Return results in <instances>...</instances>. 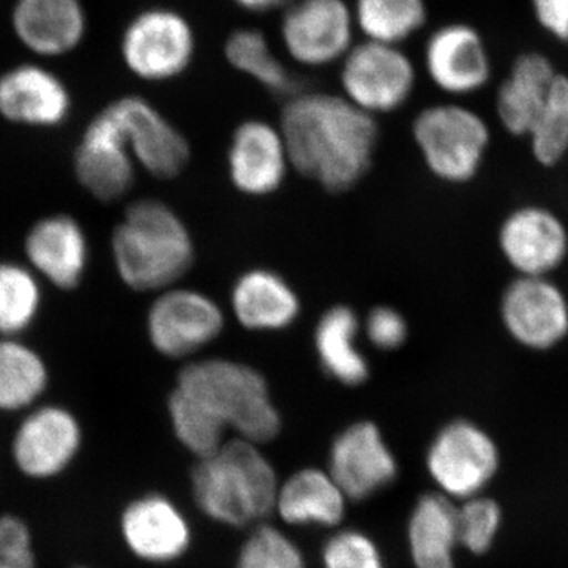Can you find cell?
Wrapping results in <instances>:
<instances>
[{"label": "cell", "mask_w": 568, "mask_h": 568, "mask_svg": "<svg viewBox=\"0 0 568 568\" xmlns=\"http://www.w3.org/2000/svg\"><path fill=\"white\" fill-rule=\"evenodd\" d=\"M458 540L474 555L491 548L500 526V508L488 497L474 496L457 507Z\"/></svg>", "instance_id": "obj_35"}, {"label": "cell", "mask_w": 568, "mask_h": 568, "mask_svg": "<svg viewBox=\"0 0 568 568\" xmlns=\"http://www.w3.org/2000/svg\"><path fill=\"white\" fill-rule=\"evenodd\" d=\"M369 345L383 353H392L406 345L409 324L402 312L388 305H377L362 324Z\"/></svg>", "instance_id": "obj_37"}, {"label": "cell", "mask_w": 568, "mask_h": 568, "mask_svg": "<svg viewBox=\"0 0 568 568\" xmlns=\"http://www.w3.org/2000/svg\"><path fill=\"white\" fill-rule=\"evenodd\" d=\"M121 532L136 558L152 564L181 559L192 545V526L181 508L163 495H145L123 510Z\"/></svg>", "instance_id": "obj_18"}, {"label": "cell", "mask_w": 568, "mask_h": 568, "mask_svg": "<svg viewBox=\"0 0 568 568\" xmlns=\"http://www.w3.org/2000/svg\"><path fill=\"white\" fill-rule=\"evenodd\" d=\"M47 368L39 355L21 343L0 342V410L31 405L47 387Z\"/></svg>", "instance_id": "obj_30"}, {"label": "cell", "mask_w": 568, "mask_h": 568, "mask_svg": "<svg viewBox=\"0 0 568 568\" xmlns=\"http://www.w3.org/2000/svg\"><path fill=\"white\" fill-rule=\"evenodd\" d=\"M530 9L541 31L568 43V0H530Z\"/></svg>", "instance_id": "obj_39"}, {"label": "cell", "mask_w": 568, "mask_h": 568, "mask_svg": "<svg viewBox=\"0 0 568 568\" xmlns=\"http://www.w3.org/2000/svg\"><path fill=\"white\" fill-rule=\"evenodd\" d=\"M558 73L541 52L526 51L515 59L496 91V118L504 132L525 140L529 136Z\"/></svg>", "instance_id": "obj_23"}, {"label": "cell", "mask_w": 568, "mask_h": 568, "mask_svg": "<svg viewBox=\"0 0 568 568\" xmlns=\"http://www.w3.org/2000/svg\"><path fill=\"white\" fill-rule=\"evenodd\" d=\"M530 153L538 166L556 168L568 153V74L558 73L530 129Z\"/></svg>", "instance_id": "obj_31"}, {"label": "cell", "mask_w": 568, "mask_h": 568, "mask_svg": "<svg viewBox=\"0 0 568 568\" xmlns=\"http://www.w3.org/2000/svg\"><path fill=\"white\" fill-rule=\"evenodd\" d=\"M354 13L346 0H293L284 9V50L298 65L320 67L345 59L354 47Z\"/></svg>", "instance_id": "obj_12"}, {"label": "cell", "mask_w": 568, "mask_h": 568, "mask_svg": "<svg viewBox=\"0 0 568 568\" xmlns=\"http://www.w3.org/2000/svg\"><path fill=\"white\" fill-rule=\"evenodd\" d=\"M26 252L41 274L62 290L80 283L88 263V244L80 224L65 215L37 223L26 241Z\"/></svg>", "instance_id": "obj_26"}, {"label": "cell", "mask_w": 568, "mask_h": 568, "mask_svg": "<svg viewBox=\"0 0 568 568\" xmlns=\"http://www.w3.org/2000/svg\"><path fill=\"white\" fill-rule=\"evenodd\" d=\"M194 54L192 24L178 10L151 7L134 14L123 29V65L142 81L175 80L190 69Z\"/></svg>", "instance_id": "obj_6"}, {"label": "cell", "mask_w": 568, "mask_h": 568, "mask_svg": "<svg viewBox=\"0 0 568 568\" xmlns=\"http://www.w3.org/2000/svg\"><path fill=\"white\" fill-rule=\"evenodd\" d=\"M290 168V153L280 126L261 119L235 126L227 148V174L239 193L264 197L278 192Z\"/></svg>", "instance_id": "obj_16"}, {"label": "cell", "mask_w": 568, "mask_h": 568, "mask_svg": "<svg viewBox=\"0 0 568 568\" xmlns=\"http://www.w3.org/2000/svg\"><path fill=\"white\" fill-rule=\"evenodd\" d=\"M226 325V315L211 295L170 287L153 302L148 315L152 346L164 357L186 358L211 346Z\"/></svg>", "instance_id": "obj_11"}, {"label": "cell", "mask_w": 568, "mask_h": 568, "mask_svg": "<svg viewBox=\"0 0 568 568\" xmlns=\"http://www.w3.org/2000/svg\"><path fill=\"white\" fill-rule=\"evenodd\" d=\"M39 305L40 291L33 276L20 265L0 263V334L24 331Z\"/></svg>", "instance_id": "obj_33"}, {"label": "cell", "mask_w": 568, "mask_h": 568, "mask_svg": "<svg viewBox=\"0 0 568 568\" xmlns=\"http://www.w3.org/2000/svg\"><path fill=\"white\" fill-rule=\"evenodd\" d=\"M327 473L347 500H365L394 484L398 463L379 426L358 420L332 443Z\"/></svg>", "instance_id": "obj_14"}, {"label": "cell", "mask_w": 568, "mask_h": 568, "mask_svg": "<svg viewBox=\"0 0 568 568\" xmlns=\"http://www.w3.org/2000/svg\"><path fill=\"white\" fill-rule=\"evenodd\" d=\"M71 110L69 88L59 74L39 65L20 63L0 73V115L29 126H58Z\"/></svg>", "instance_id": "obj_19"}, {"label": "cell", "mask_w": 568, "mask_h": 568, "mask_svg": "<svg viewBox=\"0 0 568 568\" xmlns=\"http://www.w3.org/2000/svg\"><path fill=\"white\" fill-rule=\"evenodd\" d=\"M361 317L347 305H334L325 310L315 327V351L317 362L328 379L346 387H358L372 375L358 339Z\"/></svg>", "instance_id": "obj_25"}, {"label": "cell", "mask_w": 568, "mask_h": 568, "mask_svg": "<svg viewBox=\"0 0 568 568\" xmlns=\"http://www.w3.org/2000/svg\"><path fill=\"white\" fill-rule=\"evenodd\" d=\"M280 480L260 444L234 437L219 450L197 458L192 495L212 521L230 528L257 526L275 511Z\"/></svg>", "instance_id": "obj_2"}, {"label": "cell", "mask_w": 568, "mask_h": 568, "mask_svg": "<svg viewBox=\"0 0 568 568\" xmlns=\"http://www.w3.org/2000/svg\"><path fill=\"white\" fill-rule=\"evenodd\" d=\"M10 26L32 54L62 58L85 40L89 17L82 0H14Z\"/></svg>", "instance_id": "obj_17"}, {"label": "cell", "mask_w": 568, "mask_h": 568, "mask_svg": "<svg viewBox=\"0 0 568 568\" xmlns=\"http://www.w3.org/2000/svg\"><path fill=\"white\" fill-rule=\"evenodd\" d=\"M224 58L233 69L278 97L298 93L297 77L272 50L267 37L256 29H237L224 43Z\"/></svg>", "instance_id": "obj_28"}, {"label": "cell", "mask_w": 568, "mask_h": 568, "mask_svg": "<svg viewBox=\"0 0 568 568\" xmlns=\"http://www.w3.org/2000/svg\"><path fill=\"white\" fill-rule=\"evenodd\" d=\"M347 497L327 469L304 467L280 484L275 511L287 526L336 528L346 515Z\"/></svg>", "instance_id": "obj_24"}, {"label": "cell", "mask_w": 568, "mask_h": 568, "mask_svg": "<svg viewBox=\"0 0 568 568\" xmlns=\"http://www.w3.org/2000/svg\"><path fill=\"white\" fill-rule=\"evenodd\" d=\"M233 2L250 13H268V11L286 9L293 0H233Z\"/></svg>", "instance_id": "obj_40"}, {"label": "cell", "mask_w": 568, "mask_h": 568, "mask_svg": "<svg viewBox=\"0 0 568 568\" xmlns=\"http://www.w3.org/2000/svg\"><path fill=\"white\" fill-rule=\"evenodd\" d=\"M77 174L100 201H114L132 189V155L121 129L104 108L92 119L77 149Z\"/></svg>", "instance_id": "obj_20"}, {"label": "cell", "mask_w": 568, "mask_h": 568, "mask_svg": "<svg viewBox=\"0 0 568 568\" xmlns=\"http://www.w3.org/2000/svg\"><path fill=\"white\" fill-rule=\"evenodd\" d=\"M345 99L376 118L405 106L416 91L413 59L395 44L366 40L355 44L339 71Z\"/></svg>", "instance_id": "obj_7"}, {"label": "cell", "mask_w": 568, "mask_h": 568, "mask_svg": "<svg viewBox=\"0 0 568 568\" xmlns=\"http://www.w3.org/2000/svg\"><path fill=\"white\" fill-rule=\"evenodd\" d=\"M168 413L179 443L197 458L207 457L227 440L226 429L179 388L168 399Z\"/></svg>", "instance_id": "obj_32"}, {"label": "cell", "mask_w": 568, "mask_h": 568, "mask_svg": "<svg viewBox=\"0 0 568 568\" xmlns=\"http://www.w3.org/2000/svg\"><path fill=\"white\" fill-rule=\"evenodd\" d=\"M497 248L515 276H552L568 260V226L544 204L511 209L497 227Z\"/></svg>", "instance_id": "obj_10"}, {"label": "cell", "mask_w": 568, "mask_h": 568, "mask_svg": "<svg viewBox=\"0 0 568 568\" xmlns=\"http://www.w3.org/2000/svg\"><path fill=\"white\" fill-rule=\"evenodd\" d=\"M126 148L149 174L174 179L189 166V141L155 106L140 95H126L108 104Z\"/></svg>", "instance_id": "obj_13"}, {"label": "cell", "mask_w": 568, "mask_h": 568, "mask_svg": "<svg viewBox=\"0 0 568 568\" xmlns=\"http://www.w3.org/2000/svg\"><path fill=\"white\" fill-rule=\"evenodd\" d=\"M426 467L439 493L450 499L478 496L499 467L495 439L466 418L448 422L433 437Z\"/></svg>", "instance_id": "obj_9"}, {"label": "cell", "mask_w": 568, "mask_h": 568, "mask_svg": "<svg viewBox=\"0 0 568 568\" xmlns=\"http://www.w3.org/2000/svg\"><path fill=\"white\" fill-rule=\"evenodd\" d=\"M231 312L250 332H282L293 327L302 302L293 284L272 268L254 267L239 275L231 290Z\"/></svg>", "instance_id": "obj_22"}, {"label": "cell", "mask_w": 568, "mask_h": 568, "mask_svg": "<svg viewBox=\"0 0 568 568\" xmlns=\"http://www.w3.org/2000/svg\"><path fill=\"white\" fill-rule=\"evenodd\" d=\"M508 338L530 353H549L568 339V295L552 276H515L499 298Z\"/></svg>", "instance_id": "obj_8"}, {"label": "cell", "mask_w": 568, "mask_h": 568, "mask_svg": "<svg viewBox=\"0 0 568 568\" xmlns=\"http://www.w3.org/2000/svg\"><path fill=\"white\" fill-rule=\"evenodd\" d=\"M424 65L433 84L455 99L484 91L493 77L487 43L467 22H448L435 29L425 43Z\"/></svg>", "instance_id": "obj_15"}, {"label": "cell", "mask_w": 568, "mask_h": 568, "mask_svg": "<svg viewBox=\"0 0 568 568\" xmlns=\"http://www.w3.org/2000/svg\"><path fill=\"white\" fill-rule=\"evenodd\" d=\"M353 13L366 40L395 47L416 36L428 20L425 0H355Z\"/></svg>", "instance_id": "obj_29"}, {"label": "cell", "mask_w": 568, "mask_h": 568, "mask_svg": "<svg viewBox=\"0 0 568 568\" xmlns=\"http://www.w3.org/2000/svg\"><path fill=\"white\" fill-rule=\"evenodd\" d=\"M291 168L325 192L345 193L372 170L379 141L376 119L343 95L298 92L280 121Z\"/></svg>", "instance_id": "obj_1"}, {"label": "cell", "mask_w": 568, "mask_h": 568, "mask_svg": "<svg viewBox=\"0 0 568 568\" xmlns=\"http://www.w3.org/2000/svg\"><path fill=\"white\" fill-rule=\"evenodd\" d=\"M119 275L136 291H166L193 267L192 233L170 205L141 200L130 205L112 235Z\"/></svg>", "instance_id": "obj_3"}, {"label": "cell", "mask_w": 568, "mask_h": 568, "mask_svg": "<svg viewBox=\"0 0 568 568\" xmlns=\"http://www.w3.org/2000/svg\"><path fill=\"white\" fill-rule=\"evenodd\" d=\"M175 388L235 437L263 446L282 432L267 381L253 366L220 357L190 362L179 373Z\"/></svg>", "instance_id": "obj_4"}, {"label": "cell", "mask_w": 568, "mask_h": 568, "mask_svg": "<svg viewBox=\"0 0 568 568\" xmlns=\"http://www.w3.org/2000/svg\"><path fill=\"white\" fill-rule=\"evenodd\" d=\"M407 545L416 568H454L459 545L457 506L443 493L418 497L407 523Z\"/></svg>", "instance_id": "obj_27"}, {"label": "cell", "mask_w": 568, "mask_h": 568, "mask_svg": "<svg viewBox=\"0 0 568 568\" xmlns=\"http://www.w3.org/2000/svg\"><path fill=\"white\" fill-rule=\"evenodd\" d=\"M321 564L323 568H386L376 541L358 529L332 534L321 551Z\"/></svg>", "instance_id": "obj_36"}, {"label": "cell", "mask_w": 568, "mask_h": 568, "mask_svg": "<svg viewBox=\"0 0 568 568\" xmlns=\"http://www.w3.org/2000/svg\"><path fill=\"white\" fill-rule=\"evenodd\" d=\"M234 568H308L293 538L272 525H257L246 537Z\"/></svg>", "instance_id": "obj_34"}, {"label": "cell", "mask_w": 568, "mask_h": 568, "mask_svg": "<svg viewBox=\"0 0 568 568\" xmlns=\"http://www.w3.org/2000/svg\"><path fill=\"white\" fill-rule=\"evenodd\" d=\"M0 568H36L31 532L10 515L0 517Z\"/></svg>", "instance_id": "obj_38"}, {"label": "cell", "mask_w": 568, "mask_h": 568, "mask_svg": "<svg viewBox=\"0 0 568 568\" xmlns=\"http://www.w3.org/2000/svg\"><path fill=\"white\" fill-rule=\"evenodd\" d=\"M416 142L426 170L448 185H466L481 173L491 129L480 112L463 103L426 106L413 122Z\"/></svg>", "instance_id": "obj_5"}, {"label": "cell", "mask_w": 568, "mask_h": 568, "mask_svg": "<svg viewBox=\"0 0 568 568\" xmlns=\"http://www.w3.org/2000/svg\"><path fill=\"white\" fill-rule=\"evenodd\" d=\"M81 446L77 418L62 407H41L22 422L13 440V458L33 478L58 476Z\"/></svg>", "instance_id": "obj_21"}]
</instances>
